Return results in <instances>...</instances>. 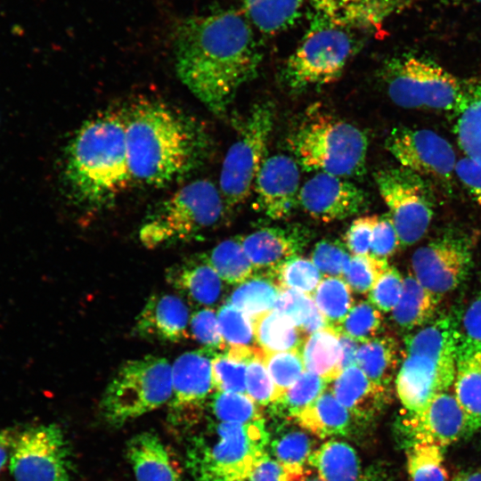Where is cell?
Segmentation results:
<instances>
[{
	"mask_svg": "<svg viewBox=\"0 0 481 481\" xmlns=\"http://www.w3.org/2000/svg\"><path fill=\"white\" fill-rule=\"evenodd\" d=\"M204 257L227 283L240 284L254 274V267L241 244V236L221 241L208 253H204Z\"/></svg>",
	"mask_w": 481,
	"mask_h": 481,
	"instance_id": "e575fe53",
	"label": "cell"
},
{
	"mask_svg": "<svg viewBox=\"0 0 481 481\" xmlns=\"http://www.w3.org/2000/svg\"><path fill=\"white\" fill-rule=\"evenodd\" d=\"M339 342L341 346V371L345 369L356 365L359 342L341 333L339 330Z\"/></svg>",
	"mask_w": 481,
	"mask_h": 481,
	"instance_id": "6f0895ef",
	"label": "cell"
},
{
	"mask_svg": "<svg viewBox=\"0 0 481 481\" xmlns=\"http://www.w3.org/2000/svg\"><path fill=\"white\" fill-rule=\"evenodd\" d=\"M328 385L329 382L323 378L305 371L296 382L271 404L272 412L281 419L294 420L328 388Z\"/></svg>",
	"mask_w": 481,
	"mask_h": 481,
	"instance_id": "d590c367",
	"label": "cell"
},
{
	"mask_svg": "<svg viewBox=\"0 0 481 481\" xmlns=\"http://www.w3.org/2000/svg\"><path fill=\"white\" fill-rule=\"evenodd\" d=\"M214 355L200 348L181 355L172 365L173 392L168 402L167 422L175 430L187 431L201 420L215 388Z\"/></svg>",
	"mask_w": 481,
	"mask_h": 481,
	"instance_id": "5bb4252c",
	"label": "cell"
},
{
	"mask_svg": "<svg viewBox=\"0 0 481 481\" xmlns=\"http://www.w3.org/2000/svg\"><path fill=\"white\" fill-rule=\"evenodd\" d=\"M126 457L136 481H183L179 461L154 432L132 436L126 445Z\"/></svg>",
	"mask_w": 481,
	"mask_h": 481,
	"instance_id": "44dd1931",
	"label": "cell"
},
{
	"mask_svg": "<svg viewBox=\"0 0 481 481\" xmlns=\"http://www.w3.org/2000/svg\"><path fill=\"white\" fill-rule=\"evenodd\" d=\"M9 468L15 481H70L72 460L61 427L39 425L17 435Z\"/></svg>",
	"mask_w": 481,
	"mask_h": 481,
	"instance_id": "7c38bea8",
	"label": "cell"
},
{
	"mask_svg": "<svg viewBox=\"0 0 481 481\" xmlns=\"http://www.w3.org/2000/svg\"><path fill=\"white\" fill-rule=\"evenodd\" d=\"M173 392L172 366L160 356L145 355L124 363L103 392L100 412L119 428L166 404Z\"/></svg>",
	"mask_w": 481,
	"mask_h": 481,
	"instance_id": "ba28073f",
	"label": "cell"
},
{
	"mask_svg": "<svg viewBox=\"0 0 481 481\" xmlns=\"http://www.w3.org/2000/svg\"><path fill=\"white\" fill-rule=\"evenodd\" d=\"M440 298L424 287L413 274L406 275L401 298L391 311L395 323L408 331L425 326L436 318Z\"/></svg>",
	"mask_w": 481,
	"mask_h": 481,
	"instance_id": "4316f807",
	"label": "cell"
},
{
	"mask_svg": "<svg viewBox=\"0 0 481 481\" xmlns=\"http://www.w3.org/2000/svg\"><path fill=\"white\" fill-rule=\"evenodd\" d=\"M229 212L219 187L198 179L159 203L146 216L139 237L150 249L189 241L216 228Z\"/></svg>",
	"mask_w": 481,
	"mask_h": 481,
	"instance_id": "52a82bcc",
	"label": "cell"
},
{
	"mask_svg": "<svg viewBox=\"0 0 481 481\" xmlns=\"http://www.w3.org/2000/svg\"><path fill=\"white\" fill-rule=\"evenodd\" d=\"M299 166L284 154L266 158L254 185L256 206L271 220H284L299 205Z\"/></svg>",
	"mask_w": 481,
	"mask_h": 481,
	"instance_id": "e0dca14e",
	"label": "cell"
},
{
	"mask_svg": "<svg viewBox=\"0 0 481 481\" xmlns=\"http://www.w3.org/2000/svg\"><path fill=\"white\" fill-rule=\"evenodd\" d=\"M274 113V104L262 101L255 103L239 124L237 137L226 152L219 178V190L230 211L242 204L251 192L265 159Z\"/></svg>",
	"mask_w": 481,
	"mask_h": 481,
	"instance_id": "30bf717a",
	"label": "cell"
},
{
	"mask_svg": "<svg viewBox=\"0 0 481 481\" xmlns=\"http://www.w3.org/2000/svg\"><path fill=\"white\" fill-rule=\"evenodd\" d=\"M65 175L76 201L93 209L109 205L133 185L125 111L102 112L79 127L68 146Z\"/></svg>",
	"mask_w": 481,
	"mask_h": 481,
	"instance_id": "3957f363",
	"label": "cell"
},
{
	"mask_svg": "<svg viewBox=\"0 0 481 481\" xmlns=\"http://www.w3.org/2000/svg\"><path fill=\"white\" fill-rule=\"evenodd\" d=\"M452 111L453 131L460 148L466 157L481 164V78L463 83Z\"/></svg>",
	"mask_w": 481,
	"mask_h": 481,
	"instance_id": "d4e9b609",
	"label": "cell"
},
{
	"mask_svg": "<svg viewBox=\"0 0 481 481\" xmlns=\"http://www.w3.org/2000/svg\"><path fill=\"white\" fill-rule=\"evenodd\" d=\"M385 148L399 165L427 180L448 184L456 165L451 143L432 130L394 127L385 140Z\"/></svg>",
	"mask_w": 481,
	"mask_h": 481,
	"instance_id": "9a60e30c",
	"label": "cell"
},
{
	"mask_svg": "<svg viewBox=\"0 0 481 481\" xmlns=\"http://www.w3.org/2000/svg\"><path fill=\"white\" fill-rule=\"evenodd\" d=\"M269 433L265 420L235 424L216 422L194 436L185 466L192 481H247L267 453Z\"/></svg>",
	"mask_w": 481,
	"mask_h": 481,
	"instance_id": "5b68a950",
	"label": "cell"
},
{
	"mask_svg": "<svg viewBox=\"0 0 481 481\" xmlns=\"http://www.w3.org/2000/svg\"><path fill=\"white\" fill-rule=\"evenodd\" d=\"M456 335L457 350L481 351V290L456 318Z\"/></svg>",
	"mask_w": 481,
	"mask_h": 481,
	"instance_id": "f907efd6",
	"label": "cell"
},
{
	"mask_svg": "<svg viewBox=\"0 0 481 481\" xmlns=\"http://www.w3.org/2000/svg\"><path fill=\"white\" fill-rule=\"evenodd\" d=\"M374 179L400 246L419 241L434 215L435 197L428 180L400 165L378 170Z\"/></svg>",
	"mask_w": 481,
	"mask_h": 481,
	"instance_id": "8fae6325",
	"label": "cell"
},
{
	"mask_svg": "<svg viewBox=\"0 0 481 481\" xmlns=\"http://www.w3.org/2000/svg\"><path fill=\"white\" fill-rule=\"evenodd\" d=\"M190 312L183 298L172 294L151 296L140 312L134 328L143 338L177 343L188 338Z\"/></svg>",
	"mask_w": 481,
	"mask_h": 481,
	"instance_id": "ffe728a7",
	"label": "cell"
},
{
	"mask_svg": "<svg viewBox=\"0 0 481 481\" xmlns=\"http://www.w3.org/2000/svg\"><path fill=\"white\" fill-rule=\"evenodd\" d=\"M302 481H322V479H320L319 477L318 478H305L304 480Z\"/></svg>",
	"mask_w": 481,
	"mask_h": 481,
	"instance_id": "6125c7cd",
	"label": "cell"
},
{
	"mask_svg": "<svg viewBox=\"0 0 481 481\" xmlns=\"http://www.w3.org/2000/svg\"><path fill=\"white\" fill-rule=\"evenodd\" d=\"M404 361L395 377L399 400L408 412L424 408L452 387L456 370V318H434L405 338Z\"/></svg>",
	"mask_w": 481,
	"mask_h": 481,
	"instance_id": "277c9868",
	"label": "cell"
},
{
	"mask_svg": "<svg viewBox=\"0 0 481 481\" xmlns=\"http://www.w3.org/2000/svg\"><path fill=\"white\" fill-rule=\"evenodd\" d=\"M208 407L216 422L248 424L265 420L259 405L243 393L216 391Z\"/></svg>",
	"mask_w": 481,
	"mask_h": 481,
	"instance_id": "ab89813d",
	"label": "cell"
},
{
	"mask_svg": "<svg viewBox=\"0 0 481 481\" xmlns=\"http://www.w3.org/2000/svg\"><path fill=\"white\" fill-rule=\"evenodd\" d=\"M264 363L281 396L306 371L300 349L264 351Z\"/></svg>",
	"mask_w": 481,
	"mask_h": 481,
	"instance_id": "7bdbcfd3",
	"label": "cell"
},
{
	"mask_svg": "<svg viewBox=\"0 0 481 481\" xmlns=\"http://www.w3.org/2000/svg\"><path fill=\"white\" fill-rule=\"evenodd\" d=\"M401 350L390 335H378L359 346L356 366L376 385L387 389L395 377Z\"/></svg>",
	"mask_w": 481,
	"mask_h": 481,
	"instance_id": "f1b7e54d",
	"label": "cell"
},
{
	"mask_svg": "<svg viewBox=\"0 0 481 481\" xmlns=\"http://www.w3.org/2000/svg\"><path fill=\"white\" fill-rule=\"evenodd\" d=\"M311 239L303 224L267 226L241 236L243 249L257 273H273L280 265L297 257Z\"/></svg>",
	"mask_w": 481,
	"mask_h": 481,
	"instance_id": "d6986e66",
	"label": "cell"
},
{
	"mask_svg": "<svg viewBox=\"0 0 481 481\" xmlns=\"http://www.w3.org/2000/svg\"><path fill=\"white\" fill-rule=\"evenodd\" d=\"M190 331L202 348L214 355L226 350L220 332L217 313L210 307L194 312L190 321Z\"/></svg>",
	"mask_w": 481,
	"mask_h": 481,
	"instance_id": "681fc988",
	"label": "cell"
},
{
	"mask_svg": "<svg viewBox=\"0 0 481 481\" xmlns=\"http://www.w3.org/2000/svg\"><path fill=\"white\" fill-rule=\"evenodd\" d=\"M454 175L474 200L481 205V164L469 157L461 158L456 162Z\"/></svg>",
	"mask_w": 481,
	"mask_h": 481,
	"instance_id": "9f6ffc18",
	"label": "cell"
},
{
	"mask_svg": "<svg viewBox=\"0 0 481 481\" xmlns=\"http://www.w3.org/2000/svg\"><path fill=\"white\" fill-rule=\"evenodd\" d=\"M281 289H292L313 296L322 281V273L312 260L294 257L273 273Z\"/></svg>",
	"mask_w": 481,
	"mask_h": 481,
	"instance_id": "b9f144b4",
	"label": "cell"
},
{
	"mask_svg": "<svg viewBox=\"0 0 481 481\" xmlns=\"http://www.w3.org/2000/svg\"><path fill=\"white\" fill-rule=\"evenodd\" d=\"M217 320L226 349L255 346L252 319L241 310L226 303L218 309Z\"/></svg>",
	"mask_w": 481,
	"mask_h": 481,
	"instance_id": "f6af8a7d",
	"label": "cell"
},
{
	"mask_svg": "<svg viewBox=\"0 0 481 481\" xmlns=\"http://www.w3.org/2000/svg\"><path fill=\"white\" fill-rule=\"evenodd\" d=\"M400 246L398 235L389 215L377 216L373 227L371 255L387 259Z\"/></svg>",
	"mask_w": 481,
	"mask_h": 481,
	"instance_id": "f5cc1de1",
	"label": "cell"
},
{
	"mask_svg": "<svg viewBox=\"0 0 481 481\" xmlns=\"http://www.w3.org/2000/svg\"><path fill=\"white\" fill-rule=\"evenodd\" d=\"M452 481H481V469L459 473Z\"/></svg>",
	"mask_w": 481,
	"mask_h": 481,
	"instance_id": "91938a15",
	"label": "cell"
},
{
	"mask_svg": "<svg viewBox=\"0 0 481 481\" xmlns=\"http://www.w3.org/2000/svg\"><path fill=\"white\" fill-rule=\"evenodd\" d=\"M330 390L354 419L368 421L383 408L387 389L374 384L356 365L342 371Z\"/></svg>",
	"mask_w": 481,
	"mask_h": 481,
	"instance_id": "7402d4cb",
	"label": "cell"
},
{
	"mask_svg": "<svg viewBox=\"0 0 481 481\" xmlns=\"http://www.w3.org/2000/svg\"><path fill=\"white\" fill-rule=\"evenodd\" d=\"M387 259L372 255L354 256L343 279L357 293H369L379 276L388 268Z\"/></svg>",
	"mask_w": 481,
	"mask_h": 481,
	"instance_id": "7dc6e473",
	"label": "cell"
},
{
	"mask_svg": "<svg viewBox=\"0 0 481 481\" xmlns=\"http://www.w3.org/2000/svg\"><path fill=\"white\" fill-rule=\"evenodd\" d=\"M322 481H361L362 469L355 449L346 442L328 440L315 448L308 459Z\"/></svg>",
	"mask_w": 481,
	"mask_h": 481,
	"instance_id": "83f0119b",
	"label": "cell"
},
{
	"mask_svg": "<svg viewBox=\"0 0 481 481\" xmlns=\"http://www.w3.org/2000/svg\"><path fill=\"white\" fill-rule=\"evenodd\" d=\"M407 470L411 481H448L443 448L435 444H411L407 451Z\"/></svg>",
	"mask_w": 481,
	"mask_h": 481,
	"instance_id": "60d3db41",
	"label": "cell"
},
{
	"mask_svg": "<svg viewBox=\"0 0 481 481\" xmlns=\"http://www.w3.org/2000/svg\"><path fill=\"white\" fill-rule=\"evenodd\" d=\"M273 309L290 318L306 338L328 326L313 297L296 289H281Z\"/></svg>",
	"mask_w": 481,
	"mask_h": 481,
	"instance_id": "74e56055",
	"label": "cell"
},
{
	"mask_svg": "<svg viewBox=\"0 0 481 481\" xmlns=\"http://www.w3.org/2000/svg\"><path fill=\"white\" fill-rule=\"evenodd\" d=\"M246 394L259 406L277 399L275 386L264 363V350L257 347L247 364Z\"/></svg>",
	"mask_w": 481,
	"mask_h": 481,
	"instance_id": "bcb514c9",
	"label": "cell"
},
{
	"mask_svg": "<svg viewBox=\"0 0 481 481\" xmlns=\"http://www.w3.org/2000/svg\"><path fill=\"white\" fill-rule=\"evenodd\" d=\"M252 322L256 341L266 352L301 350L306 338L290 318L274 309L257 315Z\"/></svg>",
	"mask_w": 481,
	"mask_h": 481,
	"instance_id": "1f68e13d",
	"label": "cell"
},
{
	"mask_svg": "<svg viewBox=\"0 0 481 481\" xmlns=\"http://www.w3.org/2000/svg\"><path fill=\"white\" fill-rule=\"evenodd\" d=\"M299 205L313 218L322 222L343 220L363 212L368 193L348 181L326 173H317L300 188Z\"/></svg>",
	"mask_w": 481,
	"mask_h": 481,
	"instance_id": "2e32d148",
	"label": "cell"
},
{
	"mask_svg": "<svg viewBox=\"0 0 481 481\" xmlns=\"http://www.w3.org/2000/svg\"><path fill=\"white\" fill-rule=\"evenodd\" d=\"M298 166L343 178L365 173L369 140L356 126L324 113L307 115L288 138Z\"/></svg>",
	"mask_w": 481,
	"mask_h": 481,
	"instance_id": "8992f818",
	"label": "cell"
},
{
	"mask_svg": "<svg viewBox=\"0 0 481 481\" xmlns=\"http://www.w3.org/2000/svg\"><path fill=\"white\" fill-rule=\"evenodd\" d=\"M401 425L410 444L424 443L444 448L466 436V416L449 391L436 395L419 412H408Z\"/></svg>",
	"mask_w": 481,
	"mask_h": 481,
	"instance_id": "ac0fdd59",
	"label": "cell"
},
{
	"mask_svg": "<svg viewBox=\"0 0 481 481\" xmlns=\"http://www.w3.org/2000/svg\"><path fill=\"white\" fill-rule=\"evenodd\" d=\"M382 322L380 311L370 301L361 300L354 304L337 330L357 342L363 343L379 335Z\"/></svg>",
	"mask_w": 481,
	"mask_h": 481,
	"instance_id": "ee69618b",
	"label": "cell"
},
{
	"mask_svg": "<svg viewBox=\"0 0 481 481\" xmlns=\"http://www.w3.org/2000/svg\"><path fill=\"white\" fill-rule=\"evenodd\" d=\"M403 289L404 278L400 272L388 266L368 293L369 301L381 312H391L399 302Z\"/></svg>",
	"mask_w": 481,
	"mask_h": 481,
	"instance_id": "816d5d0a",
	"label": "cell"
},
{
	"mask_svg": "<svg viewBox=\"0 0 481 481\" xmlns=\"http://www.w3.org/2000/svg\"><path fill=\"white\" fill-rule=\"evenodd\" d=\"M294 420L301 428L315 436L327 438L347 435L353 417L328 387Z\"/></svg>",
	"mask_w": 481,
	"mask_h": 481,
	"instance_id": "484cf974",
	"label": "cell"
},
{
	"mask_svg": "<svg viewBox=\"0 0 481 481\" xmlns=\"http://www.w3.org/2000/svg\"><path fill=\"white\" fill-rule=\"evenodd\" d=\"M281 289L271 273H257L239 284L232 292L228 303L252 319L273 309Z\"/></svg>",
	"mask_w": 481,
	"mask_h": 481,
	"instance_id": "d6a6232c",
	"label": "cell"
},
{
	"mask_svg": "<svg viewBox=\"0 0 481 481\" xmlns=\"http://www.w3.org/2000/svg\"><path fill=\"white\" fill-rule=\"evenodd\" d=\"M351 257L341 241L323 239L312 251V261L325 276L343 278L350 264Z\"/></svg>",
	"mask_w": 481,
	"mask_h": 481,
	"instance_id": "c3c4849f",
	"label": "cell"
},
{
	"mask_svg": "<svg viewBox=\"0 0 481 481\" xmlns=\"http://www.w3.org/2000/svg\"><path fill=\"white\" fill-rule=\"evenodd\" d=\"M301 354L306 371L329 383L341 372L339 332L335 328L327 326L308 336L303 343Z\"/></svg>",
	"mask_w": 481,
	"mask_h": 481,
	"instance_id": "f546056e",
	"label": "cell"
},
{
	"mask_svg": "<svg viewBox=\"0 0 481 481\" xmlns=\"http://www.w3.org/2000/svg\"><path fill=\"white\" fill-rule=\"evenodd\" d=\"M243 14L257 30L275 35L293 26L304 0H240Z\"/></svg>",
	"mask_w": 481,
	"mask_h": 481,
	"instance_id": "4dcf8cb0",
	"label": "cell"
},
{
	"mask_svg": "<svg viewBox=\"0 0 481 481\" xmlns=\"http://www.w3.org/2000/svg\"><path fill=\"white\" fill-rule=\"evenodd\" d=\"M257 346L230 347L212 358V375L216 391L246 394L247 364Z\"/></svg>",
	"mask_w": 481,
	"mask_h": 481,
	"instance_id": "836d02e7",
	"label": "cell"
},
{
	"mask_svg": "<svg viewBox=\"0 0 481 481\" xmlns=\"http://www.w3.org/2000/svg\"><path fill=\"white\" fill-rule=\"evenodd\" d=\"M380 75L390 100L404 109L453 110L463 85L438 63L412 53L387 60Z\"/></svg>",
	"mask_w": 481,
	"mask_h": 481,
	"instance_id": "9c48e42d",
	"label": "cell"
},
{
	"mask_svg": "<svg viewBox=\"0 0 481 481\" xmlns=\"http://www.w3.org/2000/svg\"><path fill=\"white\" fill-rule=\"evenodd\" d=\"M444 3H451V4H461V3H475L481 4V0H436Z\"/></svg>",
	"mask_w": 481,
	"mask_h": 481,
	"instance_id": "94428289",
	"label": "cell"
},
{
	"mask_svg": "<svg viewBox=\"0 0 481 481\" xmlns=\"http://www.w3.org/2000/svg\"><path fill=\"white\" fill-rule=\"evenodd\" d=\"M314 442L305 429L286 431L271 443L273 457L292 473L306 477L308 459L315 449Z\"/></svg>",
	"mask_w": 481,
	"mask_h": 481,
	"instance_id": "f35d334b",
	"label": "cell"
},
{
	"mask_svg": "<svg viewBox=\"0 0 481 481\" xmlns=\"http://www.w3.org/2000/svg\"><path fill=\"white\" fill-rule=\"evenodd\" d=\"M167 281L191 303L209 307L223 292L222 279L208 263L204 254L185 259L169 267Z\"/></svg>",
	"mask_w": 481,
	"mask_h": 481,
	"instance_id": "603a6c76",
	"label": "cell"
},
{
	"mask_svg": "<svg viewBox=\"0 0 481 481\" xmlns=\"http://www.w3.org/2000/svg\"><path fill=\"white\" fill-rule=\"evenodd\" d=\"M305 478L289 471L267 452L247 481H302Z\"/></svg>",
	"mask_w": 481,
	"mask_h": 481,
	"instance_id": "11a10c76",
	"label": "cell"
},
{
	"mask_svg": "<svg viewBox=\"0 0 481 481\" xmlns=\"http://www.w3.org/2000/svg\"><path fill=\"white\" fill-rule=\"evenodd\" d=\"M328 326L338 329L354 306L352 291L341 277L324 276L313 294Z\"/></svg>",
	"mask_w": 481,
	"mask_h": 481,
	"instance_id": "8d00e7d4",
	"label": "cell"
},
{
	"mask_svg": "<svg viewBox=\"0 0 481 481\" xmlns=\"http://www.w3.org/2000/svg\"><path fill=\"white\" fill-rule=\"evenodd\" d=\"M453 394L466 416V436L481 428V351L457 350Z\"/></svg>",
	"mask_w": 481,
	"mask_h": 481,
	"instance_id": "cb8c5ba5",
	"label": "cell"
},
{
	"mask_svg": "<svg viewBox=\"0 0 481 481\" xmlns=\"http://www.w3.org/2000/svg\"><path fill=\"white\" fill-rule=\"evenodd\" d=\"M473 257L469 234L451 229L417 249L412 257L413 276L428 289L442 296L467 278Z\"/></svg>",
	"mask_w": 481,
	"mask_h": 481,
	"instance_id": "4fadbf2b",
	"label": "cell"
},
{
	"mask_svg": "<svg viewBox=\"0 0 481 481\" xmlns=\"http://www.w3.org/2000/svg\"><path fill=\"white\" fill-rule=\"evenodd\" d=\"M126 143L133 184L163 186L200 166L209 149L203 126L181 110L143 101L125 111Z\"/></svg>",
	"mask_w": 481,
	"mask_h": 481,
	"instance_id": "7a4b0ae2",
	"label": "cell"
},
{
	"mask_svg": "<svg viewBox=\"0 0 481 481\" xmlns=\"http://www.w3.org/2000/svg\"><path fill=\"white\" fill-rule=\"evenodd\" d=\"M173 34L180 80L209 111L224 115L262 60L250 22L242 12L222 10L183 18Z\"/></svg>",
	"mask_w": 481,
	"mask_h": 481,
	"instance_id": "6da1fadb",
	"label": "cell"
},
{
	"mask_svg": "<svg viewBox=\"0 0 481 481\" xmlns=\"http://www.w3.org/2000/svg\"><path fill=\"white\" fill-rule=\"evenodd\" d=\"M377 216L355 218L345 234V245L354 256L369 255Z\"/></svg>",
	"mask_w": 481,
	"mask_h": 481,
	"instance_id": "db71d44e",
	"label": "cell"
},
{
	"mask_svg": "<svg viewBox=\"0 0 481 481\" xmlns=\"http://www.w3.org/2000/svg\"><path fill=\"white\" fill-rule=\"evenodd\" d=\"M16 436H17L14 434V432L10 429L0 431V473L9 461L11 451Z\"/></svg>",
	"mask_w": 481,
	"mask_h": 481,
	"instance_id": "680465c9",
	"label": "cell"
}]
</instances>
